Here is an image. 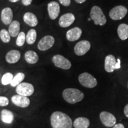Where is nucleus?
<instances>
[{"label":"nucleus","instance_id":"obj_1","mask_svg":"<svg viewBox=\"0 0 128 128\" xmlns=\"http://www.w3.org/2000/svg\"><path fill=\"white\" fill-rule=\"evenodd\" d=\"M53 128H72V122L70 116L61 112H55L50 116Z\"/></svg>","mask_w":128,"mask_h":128},{"label":"nucleus","instance_id":"obj_2","mask_svg":"<svg viewBox=\"0 0 128 128\" xmlns=\"http://www.w3.org/2000/svg\"><path fill=\"white\" fill-rule=\"evenodd\" d=\"M64 100L70 104H75L81 102L84 98V94L76 88H66L62 92Z\"/></svg>","mask_w":128,"mask_h":128},{"label":"nucleus","instance_id":"obj_3","mask_svg":"<svg viewBox=\"0 0 128 128\" xmlns=\"http://www.w3.org/2000/svg\"><path fill=\"white\" fill-rule=\"evenodd\" d=\"M90 18L96 25L103 26L106 23V18L103 11L98 6H94L90 12Z\"/></svg>","mask_w":128,"mask_h":128},{"label":"nucleus","instance_id":"obj_4","mask_svg":"<svg viewBox=\"0 0 128 128\" xmlns=\"http://www.w3.org/2000/svg\"><path fill=\"white\" fill-rule=\"evenodd\" d=\"M79 82L82 86L89 88L95 87L97 85V80L89 73L84 72L78 76Z\"/></svg>","mask_w":128,"mask_h":128},{"label":"nucleus","instance_id":"obj_5","mask_svg":"<svg viewBox=\"0 0 128 128\" xmlns=\"http://www.w3.org/2000/svg\"><path fill=\"white\" fill-rule=\"evenodd\" d=\"M34 89L33 86L28 82H21L16 87V92L18 95L28 97L34 92Z\"/></svg>","mask_w":128,"mask_h":128},{"label":"nucleus","instance_id":"obj_6","mask_svg":"<svg viewBox=\"0 0 128 128\" xmlns=\"http://www.w3.org/2000/svg\"><path fill=\"white\" fill-rule=\"evenodd\" d=\"M128 10L123 6H118L113 8L109 12V16L112 20H119L125 17Z\"/></svg>","mask_w":128,"mask_h":128},{"label":"nucleus","instance_id":"obj_7","mask_svg":"<svg viewBox=\"0 0 128 128\" xmlns=\"http://www.w3.org/2000/svg\"><path fill=\"white\" fill-rule=\"evenodd\" d=\"M52 62L55 66L63 70H69L71 67V62L60 55H54L52 58Z\"/></svg>","mask_w":128,"mask_h":128},{"label":"nucleus","instance_id":"obj_8","mask_svg":"<svg viewBox=\"0 0 128 128\" xmlns=\"http://www.w3.org/2000/svg\"><path fill=\"white\" fill-rule=\"evenodd\" d=\"M102 124L106 127H113L116 123V119L113 114L108 112H102L100 114Z\"/></svg>","mask_w":128,"mask_h":128},{"label":"nucleus","instance_id":"obj_9","mask_svg":"<svg viewBox=\"0 0 128 128\" xmlns=\"http://www.w3.org/2000/svg\"><path fill=\"white\" fill-rule=\"evenodd\" d=\"M91 44L87 40H81L78 42L74 47L75 54L78 56H82L90 49Z\"/></svg>","mask_w":128,"mask_h":128},{"label":"nucleus","instance_id":"obj_10","mask_svg":"<svg viewBox=\"0 0 128 128\" xmlns=\"http://www.w3.org/2000/svg\"><path fill=\"white\" fill-rule=\"evenodd\" d=\"M55 44V39L52 36H46L41 39L38 47L40 50L45 51L52 48Z\"/></svg>","mask_w":128,"mask_h":128},{"label":"nucleus","instance_id":"obj_11","mask_svg":"<svg viewBox=\"0 0 128 128\" xmlns=\"http://www.w3.org/2000/svg\"><path fill=\"white\" fill-rule=\"evenodd\" d=\"M12 103L20 108H27L30 104V100L28 97L21 95H14L12 97Z\"/></svg>","mask_w":128,"mask_h":128},{"label":"nucleus","instance_id":"obj_12","mask_svg":"<svg viewBox=\"0 0 128 128\" xmlns=\"http://www.w3.org/2000/svg\"><path fill=\"white\" fill-rule=\"evenodd\" d=\"M48 11L49 17L52 20H55L58 17L60 12V6L55 1H52L48 5Z\"/></svg>","mask_w":128,"mask_h":128},{"label":"nucleus","instance_id":"obj_13","mask_svg":"<svg viewBox=\"0 0 128 128\" xmlns=\"http://www.w3.org/2000/svg\"><path fill=\"white\" fill-rule=\"evenodd\" d=\"M75 19H76V17L73 14H65L60 17L59 20V24L61 28H68L74 22Z\"/></svg>","mask_w":128,"mask_h":128},{"label":"nucleus","instance_id":"obj_14","mask_svg":"<svg viewBox=\"0 0 128 128\" xmlns=\"http://www.w3.org/2000/svg\"><path fill=\"white\" fill-rule=\"evenodd\" d=\"M1 21L4 24L8 25L12 22L13 18V14H12V10L9 7L5 8L2 10L1 14Z\"/></svg>","mask_w":128,"mask_h":128},{"label":"nucleus","instance_id":"obj_15","mask_svg":"<svg viewBox=\"0 0 128 128\" xmlns=\"http://www.w3.org/2000/svg\"><path fill=\"white\" fill-rule=\"evenodd\" d=\"M82 34V30L79 28H74L67 32L66 36L69 41L74 42L79 39Z\"/></svg>","mask_w":128,"mask_h":128},{"label":"nucleus","instance_id":"obj_16","mask_svg":"<svg viewBox=\"0 0 128 128\" xmlns=\"http://www.w3.org/2000/svg\"><path fill=\"white\" fill-rule=\"evenodd\" d=\"M116 60L115 57L112 55H108L106 57L104 61V69L108 72H112L115 70Z\"/></svg>","mask_w":128,"mask_h":128},{"label":"nucleus","instance_id":"obj_17","mask_svg":"<svg viewBox=\"0 0 128 128\" xmlns=\"http://www.w3.org/2000/svg\"><path fill=\"white\" fill-rule=\"evenodd\" d=\"M21 57L20 52L17 50L9 51L6 56V60L8 63L14 64L20 60Z\"/></svg>","mask_w":128,"mask_h":128},{"label":"nucleus","instance_id":"obj_18","mask_svg":"<svg viewBox=\"0 0 128 128\" xmlns=\"http://www.w3.org/2000/svg\"><path fill=\"white\" fill-rule=\"evenodd\" d=\"M23 20L25 23L31 27L36 26L38 23V20L36 16L30 12L24 14L23 16Z\"/></svg>","mask_w":128,"mask_h":128},{"label":"nucleus","instance_id":"obj_19","mask_svg":"<svg viewBox=\"0 0 128 128\" xmlns=\"http://www.w3.org/2000/svg\"><path fill=\"white\" fill-rule=\"evenodd\" d=\"M90 120L86 118H78L75 120L73 126L75 128H88L90 126Z\"/></svg>","mask_w":128,"mask_h":128},{"label":"nucleus","instance_id":"obj_20","mask_svg":"<svg viewBox=\"0 0 128 128\" xmlns=\"http://www.w3.org/2000/svg\"><path fill=\"white\" fill-rule=\"evenodd\" d=\"M14 114L10 110L4 109L1 111V118L3 122L6 124H10L14 120Z\"/></svg>","mask_w":128,"mask_h":128},{"label":"nucleus","instance_id":"obj_21","mask_svg":"<svg viewBox=\"0 0 128 128\" xmlns=\"http://www.w3.org/2000/svg\"><path fill=\"white\" fill-rule=\"evenodd\" d=\"M20 23L17 21H13L10 24V26L8 28V32L11 36L16 37L18 36L20 33Z\"/></svg>","mask_w":128,"mask_h":128},{"label":"nucleus","instance_id":"obj_22","mask_svg":"<svg viewBox=\"0 0 128 128\" xmlns=\"http://www.w3.org/2000/svg\"><path fill=\"white\" fill-rule=\"evenodd\" d=\"M24 57L26 61L30 64H36L39 60L38 54L33 50H28L26 52Z\"/></svg>","mask_w":128,"mask_h":128},{"label":"nucleus","instance_id":"obj_23","mask_svg":"<svg viewBox=\"0 0 128 128\" xmlns=\"http://www.w3.org/2000/svg\"><path fill=\"white\" fill-rule=\"evenodd\" d=\"M118 34L120 39L122 40L128 38V25L126 24H121L118 28Z\"/></svg>","mask_w":128,"mask_h":128},{"label":"nucleus","instance_id":"obj_24","mask_svg":"<svg viewBox=\"0 0 128 128\" xmlns=\"http://www.w3.org/2000/svg\"><path fill=\"white\" fill-rule=\"evenodd\" d=\"M37 38V33L34 29H31L28 32L26 36V40L29 44H32L35 42Z\"/></svg>","mask_w":128,"mask_h":128},{"label":"nucleus","instance_id":"obj_25","mask_svg":"<svg viewBox=\"0 0 128 128\" xmlns=\"http://www.w3.org/2000/svg\"><path fill=\"white\" fill-rule=\"evenodd\" d=\"M25 76L23 73L18 72L16 75L13 77L12 82L10 83V85L12 87H17L18 84H20L22 81L24 79Z\"/></svg>","mask_w":128,"mask_h":128},{"label":"nucleus","instance_id":"obj_26","mask_svg":"<svg viewBox=\"0 0 128 128\" xmlns=\"http://www.w3.org/2000/svg\"><path fill=\"white\" fill-rule=\"evenodd\" d=\"M13 75L10 72L6 73L4 76H2V79H1V82L4 86H7V85L10 84L12 82V79H13Z\"/></svg>","mask_w":128,"mask_h":128},{"label":"nucleus","instance_id":"obj_27","mask_svg":"<svg viewBox=\"0 0 128 128\" xmlns=\"http://www.w3.org/2000/svg\"><path fill=\"white\" fill-rule=\"evenodd\" d=\"M0 38L4 43H8L10 41L11 36L9 32L6 29H2L0 32Z\"/></svg>","mask_w":128,"mask_h":128},{"label":"nucleus","instance_id":"obj_28","mask_svg":"<svg viewBox=\"0 0 128 128\" xmlns=\"http://www.w3.org/2000/svg\"><path fill=\"white\" fill-rule=\"evenodd\" d=\"M26 41V34L24 32H20L19 33L16 40V44L18 46H22L24 45Z\"/></svg>","mask_w":128,"mask_h":128},{"label":"nucleus","instance_id":"obj_29","mask_svg":"<svg viewBox=\"0 0 128 128\" xmlns=\"http://www.w3.org/2000/svg\"><path fill=\"white\" fill-rule=\"evenodd\" d=\"M9 100L3 96H0V106H6L8 104Z\"/></svg>","mask_w":128,"mask_h":128},{"label":"nucleus","instance_id":"obj_30","mask_svg":"<svg viewBox=\"0 0 128 128\" xmlns=\"http://www.w3.org/2000/svg\"><path fill=\"white\" fill-rule=\"evenodd\" d=\"M59 1L60 4L65 7L69 6L71 4V0H59Z\"/></svg>","mask_w":128,"mask_h":128},{"label":"nucleus","instance_id":"obj_31","mask_svg":"<svg viewBox=\"0 0 128 128\" xmlns=\"http://www.w3.org/2000/svg\"><path fill=\"white\" fill-rule=\"evenodd\" d=\"M33 0H22V3L26 6H28L31 4Z\"/></svg>","mask_w":128,"mask_h":128},{"label":"nucleus","instance_id":"obj_32","mask_svg":"<svg viewBox=\"0 0 128 128\" xmlns=\"http://www.w3.org/2000/svg\"><path fill=\"white\" fill-rule=\"evenodd\" d=\"M120 68V60L118 59L117 60L116 65H115V70H118V69Z\"/></svg>","mask_w":128,"mask_h":128},{"label":"nucleus","instance_id":"obj_33","mask_svg":"<svg viewBox=\"0 0 128 128\" xmlns=\"http://www.w3.org/2000/svg\"><path fill=\"white\" fill-rule=\"evenodd\" d=\"M124 113L125 116L128 118V104L126 105V106L124 108Z\"/></svg>","mask_w":128,"mask_h":128},{"label":"nucleus","instance_id":"obj_34","mask_svg":"<svg viewBox=\"0 0 128 128\" xmlns=\"http://www.w3.org/2000/svg\"><path fill=\"white\" fill-rule=\"evenodd\" d=\"M113 128H124V124H116L113 126Z\"/></svg>","mask_w":128,"mask_h":128},{"label":"nucleus","instance_id":"obj_35","mask_svg":"<svg viewBox=\"0 0 128 128\" xmlns=\"http://www.w3.org/2000/svg\"><path fill=\"white\" fill-rule=\"evenodd\" d=\"M76 2L78 3V4H82V3H84L86 0H75Z\"/></svg>","mask_w":128,"mask_h":128},{"label":"nucleus","instance_id":"obj_36","mask_svg":"<svg viewBox=\"0 0 128 128\" xmlns=\"http://www.w3.org/2000/svg\"><path fill=\"white\" fill-rule=\"evenodd\" d=\"M9 1L12 2H17V1H20V0H9Z\"/></svg>","mask_w":128,"mask_h":128}]
</instances>
